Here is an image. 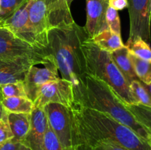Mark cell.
Instances as JSON below:
<instances>
[{"label": "cell", "instance_id": "obj_35", "mask_svg": "<svg viewBox=\"0 0 151 150\" xmlns=\"http://www.w3.org/2000/svg\"><path fill=\"white\" fill-rule=\"evenodd\" d=\"M0 26H1V21L0 20Z\"/></svg>", "mask_w": 151, "mask_h": 150}, {"label": "cell", "instance_id": "obj_30", "mask_svg": "<svg viewBox=\"0 0 151 150\" xmlns=\"http://www.w3.org/2000/svg\"><path fill=\"white\" fill-rule=\"evenodd\" d=\"M109 7H112L116 10H122L128 8V0H109Z\"/></svg>", "mask_w": 151, "mask_h": 150}, {"label": "cell", "instance_id": "obj_27", "mask_svg": "<svg viewBox=\"0 0 151 150\" xmlns=\"http://www.w3.org/2000/svg\"><path fill=\"white\" fill-rule=\"evenodd\" d=\"M83 150H128L119 144L109 140L96 141Z\"/></svg>", "mask_w": 151, "mask_h": 150}, {"label": "cell", "instance_id": "obj_19", "mask_svg": "<svg viewBox=\"0 0 151 150\" xmlns=\"http://www.w3.org/2000/svg\"><path fill=\"white\" fill-rule=\"evenodd\" d=\"M128 56L139 80L145 85L151 83V60L139 58L128 51Z\"/></svg>", "mask_w": 151, "mask_h": 150}, {"label": "cell", "instance_id": "obj_31", "mask_svg": "<svg viewBox=\"0 0 151 150\" xmlns=\"http://www.w3.org/2000/svg\"><path fill=\"white\" fill-rule=\"evenodd\" d=\"M1 99H2V98H1V96H0V119H1V118L4 116V115L5 114L6 111L4 110V107H3L2 104H1Z\"/></svg>", "mask_w": 151, "mask_h": 150}, {"label": "cell", "instance_id": "obj_36", "mask_svg": "<svg viewBox=\"0 0 151 150\" xmlns=\"http://www.w3.org/2000/svg\"><path fill=\"white\" fill-rule=\"evenodd\" d=\"M150 8H151V0H150Z\"/></svg>", "mask_w": 151, "mask_h": 150}, {"label": "cell", "instance_id": "obj_7", "mask_svg": "<svg viewBox=\"0 0 151 150\" xmlns=\"http://www.w3.org/2000/svg\"><path fill=\"white\" fill-rule=\"evenodd\" d=\"M47 54L46 49L34 46L0 26V60H39Z\"/></svg>", "mask_w": 151, "mask_h": 150}, {"label": "cell", "instance_id": "obj_11", "mask_svg": "<svg viewBox=\"0 0 151 150\" xmlns=\"http://www.w3.org/2000/svg\"><path fill=\"white\" fill-rule=\"evenodd\" d=\"M52 0H33L29 10V21L38 45L46 49L49 24V6Z\"/></svg>", "mask_w": 151, "mask_h": 150}, {"label": "cell", "instance_id": "obj_6", "mask_svg": "<svg viewBox=\"0 0 151 150\" xmlns=\"http://www.w3.org/2000/svg\"><path fill=\"white\" fill-rule=\"evenodd\" d=\"M44 110L49 124L62 146L67 150H75L73 117L71 109L60 104L49 103L44 106Z\"/></svg>", "mask_w": 151, "mask_h": 150}, {"label": "cell", "instance_id": "obj_10", "mask_svg": "<svg viewBox=\"0 0 151 150\" xmlns=\"http://www.w3.org/2000/svg\"><path fill=\"white\" fill-rule=\"evenodd\" d=\"M33 0H25L9 17L1 21V26L6 28L20 39L31 45L42 49L37 41L29 21V10Z\"/></svg>", "mask_w": 151, "mask_h": 150}, {"label": "cell", "instance_id": "obj_18", "mask_svg": "<svg viewBox=\"0 0 151 150\" xmlns=\"http://www.w3.org/2000/svg\"><path fill=\"white\" fill-rule=\"evenodd\" d=\"M1 104L7 113H29L34 108L33 101L27 96L8 97L1 99Z\"/></svg>", "mask_w": 151, "mask_h": 150}, {"label": "cell", "instance_id": "obj_3", "mask_svg": "<svg viewBox=\"0 0 151 150\" xmlns=\"http://www.w3.org/2000/svg\"><path fill=\"white\" fill-rule=\"evenodd\" d=\"M86 103L83 107L103 112L134 130L147 141L151 132L138 121L126 104L106 82L87 74L86 76Z\"/></svg>", "mask_w": 151, "mask_h": 150}, {"label": "cell", "instance_id": "obj_15", "mask_svg": "<svg viewBox=\"0 0 151 150\" xmlns=\"http://www.w3.org/2000/svg\"><path fill=\"white\" fill-rule=\"evenodd\" d=\"M7 120L13 134V140L23 141L30 127V114L7 113Z\"/></svg>", "mask_w": 151, "mask_h": 150}, {"label": "cell", "instance_id": "obj_9", "mask_svg": "<svg viewBox=\"0 0 151 150\" xmlns=\"http://www.w3.org/2000/svg\"><path fill=\"white\" fill-rule=\"evenodd\" d=\"M49 103H56L69 109L73 108L75 101L72 84L60 77L43 85L33 101L34 107H44Z\"/></svg>", "mask_w": 151, "mask_h": 150}, {"label": "cell", "instance_id": "obj_24", "mask_svg": "<svg viewBox=\"0 0 151 150\" xmlns=\"http://www.w3.org/2000/svg\"><path fill=\"white\" fill-rule=\"evenodd\" d=\"M43 150H67L62 146L58 138L53 132L49 123L44 135Z\"/></svg>", "mask_w": 151, "mask_h": 150}, {"label": "cell", "instance_id": "obj_14", "mask_svg": "<svg viewBox=\"0 0 151 150\" xmlns=\"http://www.w3.org/2000/svg\"><path fill=\"white\" fill-rule=\"evenodd\" d=\"M37 60H0V86L23 81L29 66Z\"/></svg>", "mask_w": 151, "mask_h": 150}, {"label": "cell", "instance_id": "obj_21", "mask_svg": "<svg viewBox=\"0 0 151 150\" xmlns=\"http://www.w3.org/2000/svg\"><path fill=\"white\" fill-rule=\"evenodd\" d=\"M137 121L151 132V107L142 104H126Z\"/></svg>", "mask_w": 151, "mask_h": 150}, {"label": "cell", "instance_id": "obj_23", "mask_svg": "<svg viewBox=\"0 0 151 150\" xmlns=\"http://www.w3.org/2000/svg\"><path fill=\"white\" fill-rule=\"evenodd\" d=\"M0 96L1 98L27 96L23 81L11 82L0 86Z\"/></svg>", "mask_w": 151, "mask_h": 150}, {"label": "cell", "instance_id": "obj_2", "mask_svg": "<svg viewBox=\"0 0 151 150\" xmlns=\"http://www.w3.org/2000/svg\"><path fill=\"white\" fill-rule=\"evenodd\" d=\"M71 110L75 150L103 140L117 143L128 150H150L147 141L107 113L83 106Z\"/></svg>", "mask_w": 151, "mask_h": 150}, {"label": "cell", "instance_id": "obj_1", "mask_svg": "<svg viewBox=\"0 0 151 150\" xmlns=\"http://www.w3.org/2000/svg\"><path fill=\"white\" fill-rule=\"evenodd\" d=\"M88 38L85 27L75 21L52 28L47 35L46 51L54 57L61 78L69 81L73 88L75 101L73 108L83 107L86 103L87 72L81 44Z\"/></svg>", "mask_w": 151, "mask_h": 150}, {"label": "cell", "instance_id": "obj_33", "mask_svg": "<svg viewBox=\"0 0 151 150\" xmlns=\"http://www.w3.org/2000/svg\"><path fill=\"white\" fill-rule=\"evenodd\" d=\"M63 1H64V2L66 3V4L68 6V7H70L71 4H72V2L74 1V0H63Z\"/></svg>", "mask_w": 151, "mask_h": 150}, {"label": "cell", "instance_id": "obj_22", "mask_svg": "<svg viewBox=\"0 0 151 150\" xmlns=\"http://www.w3.org/2000/svg\"><path fill=\"white\" fill-rule=\"evenodd\" d=\"M129 51L137 57L146 60H151V48L150 44L142 38H137L128 45H125Z\"/></svg>", "mask_w": 151, "mask_h": 150}, {"label": "cell", "instance_id": "obj_25", "mask_svg": "<svg viewBox=\"0 0 151 150\" xmlns=\"http://www.w3.org/2000/svg\"><path fill=\"white\" fill-rule=\"evenodd\" d=\"M25 0H1L0 20L3 21L11 16Z\"/></svg>", "mask_w": 151, "mask_h": 150}, {"label": "cell", "instance_id": "obj_37", "mask_svg": "<svg viewBox=\"0 0 151 150\" xmlns=\"http://www.w3.org/2000/svg\"><path fill=\"white\" fill-rule=\"evenodd\" d=\"M0 5H1V0H0Z\"/></svg>", "mask_w": 151, "mask_h": 150}, {"label": "cell", "instance_id": "obj_17", "mask_svg": "<svg viewBox=\"0 0 151 150\" xmlns=\"http://www.w3.org/2000/svg\"><path fill=\"white\" fill-rule=\"evenodd\" d=\"M91 41L99 48L109 53L113 52L125 46L122 42L121 35L114 33L109 28L103 29L97 34L91 38Z\"/></svg>", "mask_w": 151, "mask_h": 150}, {"label": "cell", "instance_id": "obj_8", "mask_svg": "<svg viewBox=\"0 0 151 150\" xmlns=\"http://www.w3.org/2000/svg\"><path fill=\"white\" fill-rule=\"evenodd\" d=\"M130 18L129 38L125 45H128L137 38H141L150 44L151 8L150 0H128Z\"/></svg>", "mask_w": 151, "mask_h": 150}, {"label": "cell", "instance_id": "obj_28", "mask_svg": "<svg viewBox=\"0 0 151 150\" xmlns=\"http://www.w3.org/2000/svg\"><path fill=\"white\" fill-rule=\"evenodd\" d=\"M13 138L10 126L7 120V112L2 118L0 119V145Z\"/></svg>", "mask_w": 151, "mask_h": 150}, {"label": "cell", "instance_id": "obj_5", "mask_svg": "<svg viewBox=\"0 0 151 150\" xmlns=\"http://www.w3.org/2000/svg\"><path fill=\"white\" fill-rule=\"evenodd\" d=\"M60 78L56 61L50 53L32 63L23 80L27 98L35 101L40 88L45 84Z\"/></svg>", "mask_w": 151, "mask_h": 150}, {"label": "cell", "instance_id": "obj_13", "mask_svg": "<svg viewBox=\"0 0 151 150\" xmlns=\"http://www.w3.org/2000/svg\"><path fill=\"white\" fill-rule=\"evenodd\" d=\"M48 121L44 107H34L30 113V127L22 142L31 150H43Z\"/></svg>", "mask_w": 151, "mask_h": 150}, {"label": "cell", "instance_id": "obj_16", "mask_svg": "<svg viewBox=\"0 0 151 150\" xmlns=\"http://www.w3.org/2000/svg\"><path fill=\"white\" fill-rule=\"evenodd\" d=\"M128 49L126 46L111 53L112 59L114 61L119 70L129 84L135 79H139L134 72V67L128 56Z\"/></svg>", "mask_w": 151, "mask_h": 150}, {"label": "cell", "instance_id": "obj_12", "mask_svg": "<svg viewBox=\"0 0 151 150\" xmlns=\"http://www.w3.org/2000/svg\"><path fill=\"white\" fill-rule=\"evenodd\" d=\"M109 0H86V22L84 26L89 39L109 28L106 20Z\"/></svg>", "mask_w": 151, "mask_h": 150}, {"label": "cell", "instance_id": "obj_26", "mask_svg": "<svg viewBox=\"0 0 151 150\" xmlns=\"http://www.w3.org/2000/svg\"><path fill=\"white\" fill-rule=\"evenodd\" d=\"M106 20L110 30L118 35H121L120 19L117 10L111 7H108L106 10Z\"/></svg>", "mask_w": 151, "mask_h": 150}, {"label": "cell", "instance_id": "obj_34", "mask_svg": "<svg viewBox=\"0 0 151 150\" xmlns=\"http://www.w3.org/2000/svg\"><path fill=\"white\" fill-rule=\"evenodd\" d=\"M147 143H148V145L149 146H150V149L151 150V135H150V137L148 138V139H147Z\"/></svg>", "mask_w": 151, "mask_h": 150}, {"label": "cell", "instance_id": "obj_29", "mask_svg": "<svg viewBox=\"0 0 151 150\" xmlns=\"http://www.w3.org/2000/svg\"><path fill=\"white\" fill-rule=\"evenodd\" d=\"M0 150H31L22 141L11 139L0 145Z\"/></svg>", "mask_w": 151, "mask_h": 150}, {"label": "cell", "instance_id": "obj_32", "mask_svg": "<svg viewBox=\"0 0 151 150\" xmlns=\"http://www.w3.org/2000/svg\"><path fill=\"white\" fill-rule=\"evenodd\" d=\"M142 83H143V82H142ZM143 85H144L145 89L147 90V93H148L149 96H150V99H151V83L149 84V85H145V84L143 83Z\"/></svg>", "mask_w": 151, "mask_h": 150}, {"label": "cell", "instance_id": "obj_4", "mask_svg": "<svg viewBox=\"0 0 151 150\" xmlns=\"http://www.w3.org/2000/svg\"><path fill=\"white\" fill-rule=\"evenodd\" d=\"M87 74L106 82L126 104H137L131 95L130 84L115 64L111 53L94 44L91 39L81 44Z\"/></svg>", "mask_w": 151, "mask_h": 150}, {"label": "cell", "instance_id": "obj_20", "mask_svg": "<svg viewBox=\"0 0 151 150\" xmlns=\"http://www.w3.org/2000/svg\"><path fill=\"white\" fill-rule=\"evenodd\" d=\"M130 91L137 104L151 107V99L142 82L139 79L132 81L130 84Z\"/></svg>", "mask_w": 151, "mask_h": 150}]
</instances>
